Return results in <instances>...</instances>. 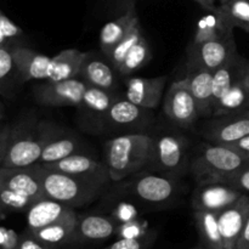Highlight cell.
Returning a JSON list of instances; mask_svg holds the SVG:
<instances>
[{
    "label": "cell",
    "instance_id": "8d00e7d4",
    "mask_svg": "<svg viewBox=\"0 0 249 249\" xmlns=\"http://www.w3.org/2000/svg\"><path fill=\"white\" fill-rule=\"evenodd\" d=\"M221 182L235 187L236 190L241 191L242 194L248 195L249 194V165L242 168V169L238 170V172H236L235 174L228 177Z\"/></svg>",
    "mask_w": 249,
    "mask_h": 249
},
{
    "label": "cell",
    "instance_id": "6da1fadb",
    "mask_svg": "<svg viewBox=\"0 0 249 249\" xmlns=\"http://www.w3.org/2000/svg\"><path fill=\"white\" fill-rule=\"evenodd\" d=\"M155 138L147 134H124L105 145V164L109 179L119 182L133 177L151 163Z\"/></svg>",
    "mask_w": 249,
    "mask_h": 249
},
{
    "label": "cell",
    "instance_id": "74e56055",
    "mask_svg": "<svg viewBox=\"0 0 249 249\" xmlns=\"http://www.w3.org/2000/svg\"><path fill=\"white\" fill-rule=\"evenodd\" d=\"M146 246H147V240L145 236L139 238L119 237L116 242L104 249H145Z\"/></svg>",
    "mask_w": 249,
    "mask_h": 249
},
{
    "label": "cell",
    "instance_id": "ab89813d",
    "mask_svg": "<svg viewBox=\"0 0 249 249\" xmlns=\"http://www.w3.org/2000/svg\"><path fill=\"white\" fill-rule=\"evenodd\" d=\"M12 126L7 125H0V168L2 167L4 163L5 156H6L7 147H9L10 142V136H11Z\"/></svg>",
    "mask_w": 249,
    "mask_h": 249
},
{
    "label": "cell",
    "instance_id": "9c48e42d",
    "mask_svg": "<svg viewBox=\"0 0 249 249\" xmlns=\"http://www.w3.org/2000/svg\"><path fill=\"white\" fill-rule=\"evenodd\" d=\"M163 111L175 125L184 129L190 128L199 117L196 100L182 79L173 83L168 89Z\"/></svg>",
    "mask_w": 249,
    "mask_h": 249
},
{
    "label": "cell",
    "instance_id": "4316f807",
    "mask_svg": "<svg viewBox=\"0 0 249 249\" xmlns=\"http://www.w3.org/2000/svg\"><path fill=\"white\" fill-rule=\"evenodd\" d=\"M249 109V79L247 77L236 82L220 101L215 105L213 117L224 116V114L235 113Z\"/></svg>",
    "mask_w": 249,
    "mask_h": 249
},
{
    "label": "cell",
    "instance_id": "f6af8a7d",
    "mask_svg": "<svg viewBox=\"0 0 249 249\" xmlns=\"http://www.w3.org/2000/svg\"><path fill=\"white\" fill-rule=\"evenodd\" d=\"M12 46H15V45H11V40H10V39L7 38L4 33H2L1 29H0V49L12 48Z\"/></svg>",
    "mask_w": 249,
    "mask_h": 249
},
{
    "label": "cell",
    "instance_id": "ac0fdd59",
    "mask_svg": "<svg viewBox=\"0 0 249 249\" xmlns=\"http://www.w3.org/2000/svg\"><path fill=\"white\" fill-rule=\"evenodd\" d=\"M118 224L113 216L99 214L78 216L72 242H100L108 240L117 233Z\"/></svg>",
    "mask_w": 249,
    "mask_h": 249
},
{
    "label": "cell",
    "instance_id": "e575fe53",
    "mask_svg": "<svg viewBox=\"0 0 249 249\" xmlns=\"http://www.w3.org/2000/svg\"><path fill=\"white\" fill-rule=\"evenodd\" d=\"M15 72H17V68L12 57L11 48L0 49V95L9 89Z\"/></svg>",
    "mask_w": 249,
    "mask_h": 249
},
{
    "label": "cell",
    "instance_id": "b9f144b4",
    "mask_svg": "<svg viewBox=\"0 0 249 249\" xmlns=\"http://www.w3.org/2000/svg\"><path fill=\"white\" fill-rule=\"evenodd\" d=\"M229 146L233 147L236 151H238L241 155H243L249 160V135L245 136V138H242L241 140L236 141V142L231 143V145Z\"/></svg>",
    "mask_w": 249,
    "mask_h": 249
},
{
    "label": "cell",
    "instance_id": "f1b7e54d",
    "mask_svg": "<svg viewBox=\"0 0 249 249\" xmlns=\"http://www.w3.org/2000/svg\"><path fill=\"white\" fill-rule=\"evenodd\" d=\"M77 221L78 216H75V218L66 219V220L51 224V225L38 229V230L28 231H31L32 235L36 238H38L44 245L53 247V246L65 245V243L72 242L75 226H77Z\"/></svg>",
    "mask_w": 249,
    "mask_h": 249
},
{
    "label": "cell",
    "instance_id": "277c9868",
    "mask_svg": "<svg viewBox=\"0 0 249 249\" xmlns=\"http://www.w3.org/2000/svg\"><path fill=\"white\" fill-rule=\"evenodd\" d=\"M50 134L48 124L27 121L12 128L2 167L23 168L38 164Z\"/></svg>",
    "mask_w": 249,
    "mask_h": 249
},
{
    "label": "cell",
    "instance_id": "681fc988",
    "mask_svg": "<svg viewBox=\"0 0 249 249\" xmlns=\"http://www.w3.org/2000/svg\"><path fill=\"white\" fill-rule=\"evenodd\" d=\"M195 249H207V248H204V247H203V248H195Z\"/></svg>",
    "mask_w": 249,
    "mask_h": 249
},
{
    "label": "cell",
    "instance_id": "5b68a950",
    "mask_svg": "<svg viewBox=\"0 0 249 249\" xmlns=\"http://www.w3.org/2000/svg\"><path fill=\"white\" fill-rule=\"evenodd\" d=\"M134 177V175H133ZM124 194L151 204H164L179 194L177 178L162 173H141L123 185Z\"/></svg>",
    "mask_w": 249,
    "mask_h": 249
},
{
    "label": "cell",
    "instance_id": "8992f818",
    "mask_svg": "<svg viewBox=\"0 0 249 249\" xmlns=\"http://www.w3.org/2000/svg\"><path fill=\"white\" fill-rule=\"evenodd\" d=\"M150 164L158 173L178 178L189 164V141L175 134H163L155 138Z\"/></svg>",
    "mask_w": 249,
    "mask_h": 249
},
{
    "label": "cell",
    "instance_id": "d590c367",
    "mask_svg": "<svg viewBox=\"0 0 249 249\" xmlns=\"http://www.w3.org/2000/svg\"><path fill=\"white\" fill-rule=\"evenodd\" d=\"M146 233L145 224L141 223L140 220L126 221V223H119L118 228H117V236L119 237H126V238H139L143 237Z\"/></svg>",
    "mask_w": 249,
    "mask_h": 249
},
{
    "label": "cell",
    "instance_id": "cb8c5ba5",
    "mask_svg": "<svg viewBox=\"0 0 249 249\" xmlns=\"http://www.w3.org/2000/svg\"><path fill=\"white\" fill-rule=\"evenodd\" d=\"M79 78L90 87H96L108 91L114 88V73L111 66L101 58L90 56V53H88L80 68Z\"/></svg>",
    "mask_w": 249,
    "mask_h": 249
},
{
    "label": "cell",
    "instance_id": "7402d4cb",
    "mask_svg": "<svg viewBox=\"0 0 249 249\" xmlns=\"http://www.w3.org/2000/svg\"><path fill=\"white\" fill-rule=\"evenodd\" d=\"M139 21L138 15L133 6L126 10L125 14L118 18L107 22L100 32V46L101 51L108 57L114 46L126 36L131 27Z\"/></svg>",
    "mask_w": 249,
    "mask_h": 249
},
{
    "label": "cell",
    "instance_id": "f907efd6",
    "mask_svg": "<svg viewBox=\"0 0 249 249\" xmlns=\"http://www.w3.org/2000/svg\"><path fill=\"white\" fill-rule=\"evenodd\" d=\"M248 79H249V73H248Z\"/></svg>",
    "mask_w": 249,
    "mask_h": 249
},
{
    "label": "cell",
    "instance_id": "60d3db41",
    "mask_svg": "<svg viewBox=\"0 0 249 249\" xmlns=\"http://www.w3.org/2000/svg\"><path fill=\"white\" fill-rule=\"evenodd\" d=\"M136 211H134L131 207L129 206H123L122 208H119L118 211L114 213L113 218L116 219L118 223H126V221H130L136 219Z\"/></svg>",
    "mask_w": 249,
    "mask_h": 249
},
{
    "label": "cell",
    "instance_id": "7a4b0ae2",
    "mask_svg": "<svg viewBox=\"0 0 249 249\" xmlns=\"http://www.w3.org/2000/svg\"><path fill=\"white\" fill-rule=\"evenodd\" d=\"M249 165V160L229 145L203 143L190 163V170L198 184L221 182Z\"/></svg>",
    "mask_w": 249,
    "mask_h": 249
},
{
    "label": "cell",
    "instance_id": "f35d334b",
    "mask_svg": "<svg viewBox=\"0 0 249 249\" xmlns=\"http://www.w3.org/2000/svg\"><path fill=\"white\" fill-rule=\"evenodd\" d=\"M0 29L11 41L15 40V39L21 38L22 34H23L21 28L16 23H14L1 10H0Z\"/></svg>",
    "mask_w": 249,
    "mask_h": 249
},
{
    "label": "cell",
    "instance_id": "d6a6232c",
    "mask_svg": "<svg viewBox=\"0 0 249 249\" xmlns=\"http://www.w3.org/2000/svg\"><path fill=\"white\" fill-rule=\"evenodd\" d=\"M114 101L116 99L108 90L88 85L83 99V106L97 113H106Z\"/></svg>",
    "mask_w": 249,
    "mask_h": 249
},
{
    "label": "cell",
    "instance_id": "7dc6e473",
    "mask_svg": "<svg viewBox=\"0 0 249 249\" xmlns=\"http://www.w3.org/2000/svg\"><path fill=\"white\" fill-rule=\"evenodd\" d=\"M4 214H6V213H5V211L2 209V207L0 206V215H4Z\"/></svg>",
    "mask_w": 249,
    "mask_h": 249
},
{
    "label": "cell",
    "instance_id": "4fadbf2b",
    "mask_svg": "<svg viewBox=\"0 0 249 249\" xmlns=\"http://www.w3.org/2000/svg\"><path fill=\"white\" fill-rule=\"evenodd\" d=\"M0 187L38 201L45 197L36 164L23 168H0Z\"/></svg>",
    "mask_w": 249,
    "mask_h": 249
},
{
    "label": "cell",
    "instance_id": "ffe728a7",
    "mask_svg": "<svg viewBox=\"0 0 249 249\" xmlns=\"http://www.w3.org/2000/svg\"><path fill=\"white\" fill-rule=\"evenodd\" d=\"M182 80L196 100L199 117L213 116V72L194 71Z\"/></svg>",
    "mask_w": 249,
    "mask_h": 249
},
{
    "label": "cell",
    "instance_id": "4dcf8cb0",
    "mask_svg": "<svg viewBox=\"0 0 249 249\" xmlns=\"http://www.w3.org/2000/svg\"><path fill=\"white\" fill-rule=\"evenodd\" d=\"M150 58V45H148L145 36H142V38L139 40V43L136 44L135 46H133L131 50L126 53L125 58H124V61L122 62V65L119 66V68L117 71L123 75L131 74V73L135 72V71L140 70L142 66H145Z\"/></svg>",
    "mask_w": 249,
    "mask_h": 249
},
{
    "label": "cell",
    "instance_id": "52a82bcc",
    "mask_svg": "<svg viewBox=\"0 0 249 249\" xmlns=\"http://www.w3.org/2000/svg\"><path fill=\"white\" fill-rule=\"evenodd\" d=\"M236 49L233 34L216 40L194 44L187 50V68L194 71H209L214 72L224 65Z\"/></svg>",
    "mask_w": 249,
    "mask_h": 249
},
{
    "label": "cell",
    "instance_id": "2e32d148",
    "mask_svg": "<svg viewBox=\"0 0 249 249\" xmlns=\"http://www.w3.org/2000/svg\"><path fill=\"white\" fill-rule=\"evenodd\" d=\"M11 53L17 72L23 82L49 80L51 66L50 56L21 45L12 46Z\"/></svg>",
    "mask_w": 249,
    "mask_h": 249
},
{
    "label": "cell",
    "instance_id": "d4e9b609",
    "mask_svg": "<svg viewBox=\"0 0 249 249\" xmlns=\"http://www.w3.org/2000/svg\"><path fill=\"white\" fill-rule=\"evenodd\" d=\"M79 150L80 143L74 136L67 134H53V130H50L38 164L57 162L68 156L78 153Z\"/></svg>",
    "mask_w": 249,
    "mask_h": 249
},
{
    "label": "cell",
    "instance_id": "ee69618b",
    "mask_svg": "<svg viewBox=\"0 0 249 249\" xmlns=\"http://www.w3.org/2000/svg\"><path fill=\"white\" fill-rule=\"evenodd\" d=\"M196 1L199 6H202L203 9L208 10V11H212V10L215 9V1L216 0H194Z\"/></svg>",
    "mask_w": 249,
    "mask_h": 249
},
{
    "label": "cell",
    "instance_id": "83f0119b",
    "mask_svg": "<svg viewBox=\"0 0 249 249\" xmlns=\"http://www.w3.org/2000/svg\"><path fill=\"white\" fill-rule=\"evenodd\" d=\"M195 221L204 248L225 249L218 223V213L195 211Z\"/></svg>",
    "mask_w": 249,
    "mask_h": 249
},
{
    "label": "cell",
    "instance_id": "9a60e30c",
    "mask_svg": "<svg viewBox=\"0 0 249 249\" xmlns=\"http://www.w3.org/2000/svg\"><path fill=\"white\" fill-rule=\"evenodd\" d=\"M75 216L78 215L74 208L48 197L36 201L26 212L27 226L31 231Z\"/></svg>",
    "mask_w": 249,
    "mask_h": 249
},
{
    "label": "cell",
    "instance_id": "ba28073f",
    "mask_svg": "<svg viewBox=\"0 0 249 249\" xmlns=\"http://www.w3.org/2000/svg\"><path fill=\"white\" fill-rule=\"evenodd\" d=\"M87 88V83L79 77L65 80H46L34 88V97L43 106L80 107L83 106Z\"/></svg>",
    "mask_w": 249,
    "mask_h": 249
},
{
    "label": "cell",
    "instance_id": "8fae6325",
    "mask_svg": "<svg viewBox=\"0 0 249 249\" xmlns=\"http://www.w3.org/2000/svg\"><path fill=\"white\" fill-rule=\"evenodd\" d=\"M202 135L213 143L231 145L249 135V109L215 117L208 122Z\"/></svg>",
    "mask_w": 249,
    "mask_h": 249
},
{
    "label": "cell",
    "instance_id": "603a6c76",
    "mask_svg": "<svg viewBox=\"0 0 249 249\" xmlns=\"http://www.w3.org/2000/svg\"><path fill=\"white\" fill-rule=\"evenodd\" d=\"M88 53L77 49H66L51 57L49 80H65L78 78Z\"/></svg>",
    "mask_w": 249,
    "mask_h": 249
},
{
    "label": "cell",
    "instance_id": "e0dca14e",
    "mask_svg": "<svg viewBox=\"0 0 249 249\" xmlns=\"http://www.w3.org/2000/svg\"><path fill=\"white\" fill-rule=\"evenodd\" d=\"M165 83V75L155 78H130L126 83L125 97L142 108H157L163 97Z\"/></svg>",
    "mask_w": 249,
    "mask_h": 249
},
{
    "label": "cell",
    "instance_id": "30bf717a",
    "mask_svg": "<svg viewBox=\"0 0 249 249\" xmlns=\"http://www.w3.org/2000/svg\"><path fill=\"white\" fill-rule=\"evenodd\" d=\"M44 168L53 172H60L63 174L72 175L88 181L96 182V184L106 186L109 181V174L105 163L85 155V153H74L57 162L40 164Z\"/></svg>",
    "mask_w": 249,
    "mask_h": 249
},
{
    "label": "cell",
    "instance_id": "c3c4849f",
    "mask_svg": "<svg viewBox=\"0 0 249 249\" xmlns=\"http://www.w3.org/2000/svg\"><path fill=\"white\" fill-rule=\"evenodd\" d=\"M219 1H220V4H225V2L229 1V0H219Z\"/></svg>",
    "mask_w": 249,
    "mask_h": 249
},
{
    "label": "cell",
    "instance_id": "bcb514c9",
    "mask_svg": "<svg viewBox=\"0 0 249 249\" xmlns=\"http://www.w3.org/2000/svg\"><path fill=\"white\" fill-rule=\"evenodd\" d=\"M4 105H2V102L0 101V122L2 121V119H4Z\"/></svg>",
    "mask_w": 249,
    "mask_h": 249
},
{
    "label": "cell",
    "instance_id": "d6986e66",
    "mask_svg": "<svg viewBox=\"0 0 249 249\" xmlns=\"http://www.w3.org/2000/svg\"><path fill=\"white\" fill-rule=\"evenodd\" d=\"M249 73V61L236 51L221 67L213 72V101L214 107L220 101L228 90Z\"/></svg>",
    "mask_w": 249,
    "mask_h": 249
},
{
    "label": "cell",
    "instance_id": "3957f363",
    "mask_svg": "<svg viewBox=\"0 0 249 249\" xmlns=\"http://www.w3.org/2000/svg\"><path fill=\"white\" fill-rule=\"evenodd\" d=\"M36 172L40 177L45 197L72 208L91 203L104 191V185L49 170L40 164H36Z\"/></svg>",
    "mask_w": 249,
    "mask_h": 249
},
{
    "label": "cell",
    "instance_id": "5bb4252c",
    "mask_svg": "<svg viewBox=\"0 0 249 249\" xmlns=\"http://www.w3.org/2000/svg\"><path fill=\"white\" fill-rule=\"evenodd\" d=\"M249 216V195L243 194L237 201L218 213V223L225 249H236L237 241Z\"/></svg>",
    "mask_w": 249,
    "mask_h": 249
},
{
    "label": "cell",
    "instance_id": "7bdbcfd3",
    "mask_svg": "<svg viewBox=\"0 0 249 249\" xmlns=\"http://www.w3.org/2000/svg\"><path fill=\"white\" fill-rule=\"evenodd\" d=\"M236 249H249V216L246 221V225L241 232L240 238L237 241V247Z\"/></svg>",
    "mask_w": 249,
    "mask_h": 249
},
{
    "label": "cell",
    "instance_id": "836d02e7",
    "mask_svg": "<svg viewBox=\"0 0 249 249\" xmlns=\"http://www.w3.org/2000/svg\"><path fill=\"white\" fill-rule=\"evenodd\" d=\"M34 203L28 197L19 195L11 190L0 187V206L5 211V213L12 212H27V209Z\"/></svg>",
    "mask_w": 249,
    "mask_h": 249
},
{
    "label": "cell",
    "instance_id": "f546056e",
    "mask_svg": "<svg viewBox=\"0 0 249 249\" xmlns=\"http://www.w3.org/2000/svg\"><path fill=\"white\" fill-rule=\"evenodd\" d=\"M216 9L231 27L249 33V0H229Z\"/></svg>",
    "mask_w": 249,
    "mask_h": 249
},
{
    "label": "cell",
    "instance_id": "484cf974",
    "mask_svg": "<svg viewBox=\"0 0 249 249\" xmlns=\"http://www.w3.org/2000/svg\"><path fill=\"white\" fill-rule=\"evenodd\" d=\"M209 12L211 14L202 17L197 24V29L194 34V40H192L194 44L216 40V39L225 38L233 34V27L228 23V21L221 16L216 7Z\"/></svg>",
    "mask_w": 249,
    "mask_h": 249
},
{
    "label": "cell",
    "instance_id": "7c38bea8",
    "mask_svg": "<svg viewBox=\"0 0 249 249\" xmlns=\"http://www.w3.org/2000/svg\"><path fill=\"white\" fill-rule=\"evenodd\" d=\"M242 192L224 182H204L198 184L192 197L195 211H206L219 213L235 203Z\"/></svg>",
    "mask_w": 249,
    "mask_h": 249
},
{
    "label": "cell",
    "instance_id": "44dd1931",
    "mask_svg": "<svg viewBox=\"0 0 249 249\" xmlns=\"http://www.w3.org/2000/svg\"><path fill=\"white\" fill-rule=\"evenodd\" d=\"M106 118L109 123L121 128H135L147 123L151 118V109L142 108L128 99H116L108 111Z\"/></svg>",
    "mask_w": 249,
    "mask_h": 249
},
{
    "label": "cell",
    "instance_id": "1f68e13d",
    "mask_svg": "<svg viewBox=\"0 0 249 249\" xmlns=\"http://www.w3.org/2000/svg\"><path fill=\"white\" fill-rule=\"evenodd\" d=\"M142 36H143L142 31H141V26L138 21L133 27H131L130 31L126 33V36L114 46L112 53H109L108 58L116 70H118L119 66L122 65V62H123L124 58H125L126 53L131 50L133 46H135L136 44L139 43V40H140Z\"/></svg>",
    "mask_w": 249,
    "mask_h": 249
}]
</instances>
